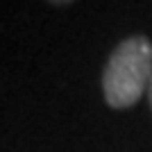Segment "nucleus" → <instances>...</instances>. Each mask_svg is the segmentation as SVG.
Here are the masks:
<instances>
[{"instance_id": "obj_1", "label": "nucleus", "mask_w": 152, "mask_h": 152, "mask_svg": "<svg viewBox=\"0 0 152 152\" xmlns=\"http://www.w3.org/2000/svg\"><path fill=\"white\" fill-rule=\"evenodd\" d=\"M152 77V41L145 34L123 39L102 70V93L111 109H132Z\"/></svg>"}, {"instance_id": "obj_2", "label": "nucleus", "mask_w": 152, "mask_h": 152, "mask_svg": "<svg viewBox=\"0 0 152 152\" xmlns=\"http://www.w3.org/2000/svg\"><path fill=\"white\" fill-rule=\"evenodd\" d=\"M48 2H50V5H70V2H73V0H48Z\"/></svg>"}, {"instance_id": "obj_3", "label": "nucleus", "mask_w": 152, "mask_h": 152, "mask_svg": "<svg viewBox=\"0 0 152 152\" xmlns=\"http://www.w3.org/2000/svg\"><path fill=\"white\" fill-rule=\"evenodd\" d=\"M148 100H150V109H152V77H150V86H148Z\"/></svg>"}]
</instances>
